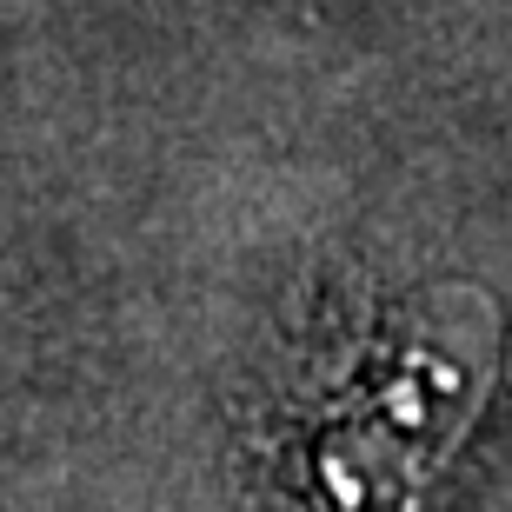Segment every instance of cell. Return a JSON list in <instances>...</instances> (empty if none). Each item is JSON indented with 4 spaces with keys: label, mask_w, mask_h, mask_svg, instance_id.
I'll return each mask as SVG.
<instances>
[{
    "label": "cell",
    "mask_w": 512,
    "mask_h": 512,
    "mask_svg": "<svg viewBox=\"0 0 512 512\" xmlns=\"http://www.w3.org/2000/svg\"><path fill=\"white\" fill-rule=\"evenodd\" d=\"M506 320L479 286H426L306 439V512H419L493 393Z\"/></svg>",
    "instance_id": "obj_1"
}]
</instances>
